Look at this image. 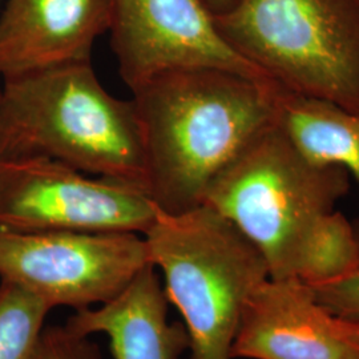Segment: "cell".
<instances>
[{
  "label": "cell",
  "mask_w": 359,
  "mask_h": 359,
  "mask_svg": "<svg viewBox=\"0 0 359 359\" xmlns=\"http://www.w3.org/2000/svg\"><path fill=\"white\" fill-rule=\"evenodd\" d=\"M108 25V0H6L0 13V79L90 63Z\"/></svg>",
  "instance_id": "30bf717a"
},
{
  "label": "cell",
  "mask_w": 359,
  "mask_h": 359,
  "mask_svg": "<svg viewBox=\"0 0 359 359\" xmlns=\"http://www.w3.org/2000/svg\"><path fill=\"white\" fill-rule=\"evenodd\" d=\"M51 310L26 289L0 281V359H40L44 322Z\"/></svg>",
  "instance_id": "5bb4252c"
},
{
  "label": "cell",
  "mask_w": 359,
  "mask_h": 359,
  "mask_svg": "<svg viewBox=\"0 0 359 359\" xmlns=\"http://www.w3.org/2000/svg\"><path fill=\"white\" fill-rule=\"evenodd\" d=\"M274 90L273 80L219 68L173 71L132 90L154 205H203L213 179L276 121Z\"/></svg>",
  "instance_id": "6da1fadb"
},
{
  "label": "cell",
  "mask_w": 359,
  "mask_h": 359,
  "mask_svg": "<svg viewBox=\"0 0 359 359\" xmlns=\"http://www.w3.org/2000/svg\"><path fill=\"white\" fill-rule=\"evenodd\" d=\"M276 123L310 161L344 168L359 185V112L276 84Z\"/></svg>",
  "instance_id": "7c38bea8"
},
{
  "label": "cell",
  "mask_w": 359,
  "mask_h": 359,
  "mask_svg": "<svg viewBox=\"0 0 359 359\" xmlns=\"http://www.w3.org/2000/svg\"><path fill=\"white\" fill-rule=\"evenodd\" d=\"M205 3L213 15H217L228 11L236 0H205Z\"/></svg>",
  "instance_id": "e0dca14e"
},
{
  "label": "cell",
  "mask_w": 359,
  "mask_h": 359,
  "mask_svg": "<svg viewBox=\"0 0 359 359\" xmlns=\"http://www.w3.org/2000/svg\"><path fill=\"white\" fill-rule=\"evenodd\" d=\"M19 158L147 187L135 105L105 90L92 62L1 80L0 160Z\"/></svg>",
  "instance_id": "7a4b0ae2"
},
{
  "label": "cell",
  "mask_w": 359,
  "mask_h": 359,
  "mask_svg": "<svg viewBox=\"0 0 359 359\" xmlns=\"http://www.w3.org/2000/svg\"><path fill=\"white\" fill-rule=\"evenodd\" d=\"M149 264L147 243L137 233L0 226V281L26 289L51 309L103 305Z\"/></svg>",
  "instance_id": "8992f818"
},
{
  "label": "cell",
  "mask_w": 359,
  "mask_h": 359,
  "mask_svg": "<svg viewBox=\"0 0 359 359\" xmlns=\"http://www.w3.org/2000/svg\"><path fill=\"white\" fill-rule=\"evenodd\" d=\"M351 325H350V327H351V332L354 333V335L357 337L359 339V321H348Z\"/></svg>",
  "instance_id": "ac0fdd59"
},
{
  "label": "cell",
  "mask_w": 359,
  "mask_h": 359,
  "mask_svg": "<svg viewBox=\"0 0 359 359\" xmlns=\"http://www.w3.org/2000/svg\"><path fill=\"white\" fill-rule=\"evenodd\" d=\"M168 301L157 269L142 268L128 286L99 309L77 310L65 326L109 338L116 359H181L191 341L185 325L168 321Z\"/></svg>",
  "instance_id": "8fae6325"
},
{
  "label": "cell",
  "mask_w": 359,
  "mask_h": 359,
  "mask_svg": "<svg viewBox=\"0 0 359 359\" xmlns=\"http://www.w3.org/2000/svg\"><path fill=\"white\" fill-rule=\"evenodd\" d=\"M359 236L341 212L322 218L301 261L298 281L308 286L334 283L357 269Z\"/></svg>",
  "instance_id": "4fadbf2b"
},
{
  "label": "cell",
  "mask_w": 359,
  "mask_h": 359,
  "mask_svg": "<svg viewBox=\"0 0 359 359\" xmlns=\"http://www.w3.org/2000/svg\"><path fill=\"white\" fill-rule=\"evenodd\" d=\"M359 359V341L298 280L261 283L245 304L231 359Z\"/></svg>",
  "instance_id": "9c48e42d"
},
{
  "label": "cell",
  "mask_w": 359,
  "mask_h": 359,
  "mask_svg": "<svg viewBox=\"0 0 359 359\" xmlns=\"http://www.w3.org/2000/svg\"><path fill=\"white\" fill-rule=\"evenodd\" d=\"M213 18L280 87L359 112V0H236Z\"/></svg>",
  "instance_id": "5b68a950"
},
{
  "label": "cell",
  "mask_w": 359,
  "mask_h": 359,
  "mask_svg": "<svg viewBox=\"0 0 359 359\" xmlns=\"http://www.w3.org/2000/svg\"><path fill=\"white\" fill-rule=\"evenodd\" d=\"M157 206L128 184L47 158L0 160V226L22 231L137 233Z\"/></svg>",
  "instance_id": "52a82bcc"
},
{
  "label": "cell",
  "mask_w": 359,
  "mask_h": 359,
  "mask_svg": "<svg viewBox=\"0 0 359 359\" xmlns=\"http://www.w3.org/2000/svg\"><path fill=\"white\" fill-rule=\"evenodd\" d=\"M144 240L164 274L168 301L185 322L189 359H231L245 304L270 278L259 250L206 205L181 213L157 208Z\"/></svg>",
  "instance_id": "277c9868"
},
{
  "label": "cell",
  "mask_w": 359,
  "mask_h": 359,
  "mask_svg": "<svg viewBox=\"0 0 359 359\" xmlns=\"http://www.w3.org/2000/svg\"><path fill=\"white\" fill-rule=\"evenodd\" d=\"M350 188L344 168L301 154L274 121L209 184V206L256 246L271 280H298L309 240Z\"/></svg>",
  "instance_id": "3957f363"
},
{
  "label": "cell",
  "mask_w": 359,
  "mask_h": 359,
  "mask_svg": "<svg viewBox=\"0 0 359 359\" xmlns=\"http://www.w3.org/2000/svg\"><path fill=\"white\" fill-rule=\"evenodd\" d=\"M40 359H100V351L88 337L79 335L65 325L46 327Z\"/></svg>",
  "instance_id": "2e32d148"
},
{
  "label": "cell",
  "mask_w": 359,
  "mask_h": 359,
  "mask_svg": "<svg viewBox=\"0 0 359 359\" xmlns=\"http://www.w3.org/2000/svg\"><path fill=\"white\" fill-rule=\"evenodd\" d=\"M111 48L118 74L135 90L154 77L219 68L270 80L221 36L205 0H108Z\"/></svg>",
  "instance_id": "ba28073f"
},
{
  "label": "cell",
  "mask_w": 359,
  "mask_h": 359,
  "mask_svg": "<svg viewBox=\"0 0 359 359\" xmlns=\"http://www.w3.org/2000/svg\"><path fill=\"white\" fill-rule=\"evenodd\" d=\"M308 287L322 306L334 316L359 321V264L357 269L338 281Z\"/></svg>",
  "instance_id": "9a60e30c"
}]
</instances>
